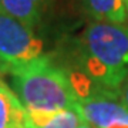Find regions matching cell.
Instances as JSON below:
<instances>
[{"label": "cell", "mask_w": 128, "mask_h": 128, "mask_svg": "<svg viewBox=\"0 0 128 128\" xmlns=\"http://www.w3.org/2000/svg\"><path fill=\"white\" fill-rule=\"evenodd\" d=\"M71 63L66 70L78 73L96 86L120 91L128 77V23L92 22L71 43Z\"/></svg>", "instance_id": "cell-1"}, {"label": "cell", "mask_w": 128, "mask_h": 128, "mask_svg": "<svg viewBox=\"0 0 128 128\" xmlns=\"http://www.w3.org/2000/svg\"><path fill=\"white\" fill-rule=\"evenodd\" d=\"M12 88L30 114L76 110L77 94L68 71L50 56L9 70Z\"/></svg>", "instance_id": "cell-2"}, {"label": "cell", "mask_w": 128, "mask_h": 128, "mask_svg": "<svg viewBox=\"0 0 128 128\" xmlns=\"http://www.w3.org/2000/svg\"><path fill=\"white\" fill-rule=\"evenodd\" d=\"M68 74L77 94L76 111L84 122L92 128H128V108L120 91L101 88L78 73Z\"/></svg>", "instance_id": "cell-3"}, {"label": "cell", "mask_w": 128, "mask_h": 128, "mask_svg": "<svg viewBox=\"0 0 128 128\" xmlns=\"http://www.w3.org/2000/svg\"><path fill=\"white\" fill-rule=\"evenodd\" d=\"M44 56V43L34 28L0 10V64L4 74Z\"/></svg>", "instance_id": "cell-4"}, {"label": "cell", "mask_w": 128, "mask_h": 128, "mask_svg": "<svg viewBox=\"0 0 128 128\" xmlns=\"http://www.w3.org/2000/svg\"><path fill=\"white\" fill-rule=\"evenodd\" d=\"M50 0H0V10L36 28L41 23Z\"/></svg>", "instance_id": "cell-5"}, {"label": "cell", "mask_w": 128, "mask_h": 128, "mask_svg": "<svg viewBox=\"0 0 128 128\" xmlns=\"http://www.w3.org/2000/svg\"><path fill=\"white\" fill-rule=\"evenodd\" d=\"M26 110L18 97L0 78V128H24Z\"/></svg>", "instance_id": "cell-6"}, {"label": "cell", "mask_w": 128, "mask_h": 128, "mask_svg": "<svg viewBox=\"0 0 128 128\" xmlns=\"http://www.w3.org/2000/svg\"><path fill=\"white\" fill-rule=\"evenodd\" d=\"M82 122L76 110H63L53 114L26 112L24 128H78Z\"/></svg>", "instance_id": "cell-7"}, {"label": "cell", "mask_w": 128, "mask_h": 128, "mask_svg": "<svg viewBox=\"0 0 128 128\" xmlns=\"http://www.w3.org/2000/svg\"><path fill=\"white\" fill-rule=\"evenodd\" d=\"M86 10L94 22L107 23H128V13L122 0H82Z\"/></svg>", "instance_id": "cell-8"}, {"label": "cell", "mask_w": 128, "mask_h": 128, "mask_svg": "<svg viewBox=\"0 0 128 128\" xmlns=\"http://www.w3.org/2000/svg\"><path fill=\"white\" fill-rule=\"evenodd\" d=\"M120 96H121V100H122L124 105L128 108V77L124 81V84L121 86V88H120Z\"/></svg>", "instance_id": "cell-9"}, {"label": "cell", "mask_w": 128, "mask_h": 128, "mask_svg": "<svg viewBox=\"0 0 128 128\" xmlns=\"http://www.w3.org/2000/svg\"><path fill=\"white\" fill-rule=\"evenodd\" d=\"M78 128H92V127H91V125H88L87 122H84V121H82V122L78 125Z\"/></svg>", "instance_id": "cell-10"}, {"label": "cell", "mask_w": 128, "mask_h": 128, "mask_svg": "<svg viewBox=\"0 0 128 128\" xmlns=\"http://www.w3.org/2000/svg\"><path fill=\"white\" fill-rule=\"evenodd\" d=\"M124 2V6H125V10H127V13H128V0H122Z\"/></svg>", "instance_id": "cell-11"}, {"label": "cell", "mask_w": 128, "mask_h": 128, "mask_svg": "<svg viewBox=\"0 0 128 128\" xmlns=\"http://www.w3.org/2000/svg\"><path fill=\"white\" fill-rule=\"evenodd\" d=\"M0 74H4V68H3V66L0 64Z\"/></svg>", "instance_id": "cell-12"}]
</instances>
